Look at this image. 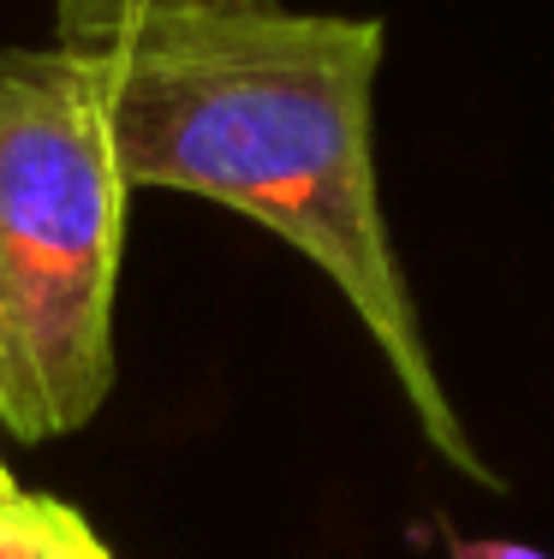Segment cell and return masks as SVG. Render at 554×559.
<instances>
[{"instance_id": "cell-5", "label": "cell", "mask_w": 554, "mask_h": 559, "mask_svg": "<svg viewBox=\"0 0 554 559\" xmlns=\"http://www.w3.org/2000/svg\"><path fill=\"white\" fill-rule=\"evenodd\" d=\"M453 559H549V554L524 548V542H453Z\"/></svg>"}, {"instance_id": "cell-3", "label": "cell", "mask_w": 554, "mask_h": 559, "mask_svg": "<svg viewBox=\"0 0 554 559\" xmlns=\"http://www.w3.org/2000/svg\"><path fill=\"white\" fill-rule=\"evenodd\" d=\"M0 559H55L36 518V495H24L0 464Z\"/></svg>"}, {"instance_id": "cell-6", "label": "cell", "mask_w": 554, "mask_h": 559, "mask_svg": "<svg viewBox=\"0 0 554 559\" xmlns=\"http://www.w3.org/2000/svg\"><path fill=\"white\" fill-rule=\"evenodd\" d=\"M0 429H7V423H0Z\"/></svg>"}, {"instance_id": "cell-1", "label": "cell", "mask_w": 554, "mask_h": 559, "mask_svg": "<svg viewBox=\"0 0 554 559\" xmlns=\"http://www.w3.org/2000/svg\"><path fill=\"white\" fill-rule=\"evenodd\" d=\"M381 19L286 0H60L55 43L96 60L131 191L209 197L340 286L412 423L459 476L500 488L424 345L376 185Z\"/></svg>"}, {"instance_id": "cell-4", "label": "cell", "mask_w": 554, "mask_h": 559, "mask_svg": "<svg viewBox=\"0 0 554 559\" xmlns=\"http://www.w3.org/2000/svg\"><path fill=\"white\" fill-rule=\"evenodd\" d=\"M36 518H43V536H48V554H55V559H114L108 548H102L96 530L84 524L78 506L36 495Z\"/></svg>"}, {"instance_id": "cell-2", "label": "cell", "mask_w": 554, "mask_h": 559, "mask_svg": "<svg viewBox=\"0 0 554 559\" xmlns=\"http://www.w3.org/2000/svg\"><path fill=\"white\" fill-rule=\"evenodd\" d=\"M126 197L96 60L0 55V423L19 441L84 429L114 388Z\"/></svg>"}]
</instances>
